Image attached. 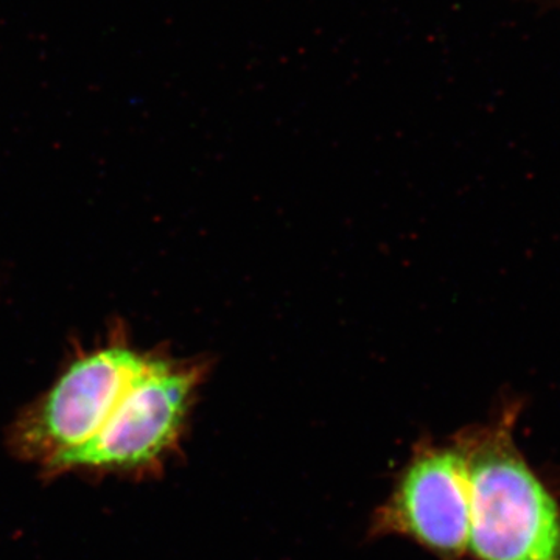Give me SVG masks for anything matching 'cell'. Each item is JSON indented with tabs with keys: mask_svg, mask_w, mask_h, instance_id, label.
I'll list each match as a JSON object with an SVG mask.
<instances>
[{
	"mask_svg": "<svg viewBox=\"0 0 560 560\" xmlns=\"http://www.w3.org/2000/svg\"><path fill=\"white\" fill-rule=\"evenodd\" d=\"M515 411L460 433L470 477L469 555L560 560V508L514 441Z\"/></svg>",
	"mask_w": 560,
	"mask_h": 560,
	"instance_id": "obj_1",
	"label": "cell"
},
{
	"mask_svg": "<svg viewBox=\"0 0 560 560\" xmlns=\"http://www.w3.org/2000/svg\"><path fill=\"white\" fill-rule=\"evenodd\" d=\"M145 355L121 334L80 350L16 420L13 447L50 467L86 444L119 407Z\"/></svg>",
	"mask_w": 560,
	"mask_h": 560,
	"instance_id": "obj_3",
	"label": "cell"
},
{
	"mask_svg": "<svg viewBox=\"0 0 560 560\" xmlns=\"http://www.w3.org/2000/svg\"><path fill=\"white\" fill-rule=\"evenodd\" d=\"M375 536L410 539L440 560H466L470 537V477L458 436L412 452L372 522Z\"/></svg>",
	"mask_w": 560,
	"mask_h": 560,
	"instance_id": "obj_4",
	"label": "cell"
},
{
	"mask_svg": "<svg viewBox=\"0 0 560 560\" xmlns=\"http://www.w3.org/2000/svg\"><path fill=\"white\" fill-rule=\"evenodd\" d=\"M205 374L198 361L147 353L108 422L50 469L139 470L160 464L183 436Z\"/></svg>",
	"mask_w": 560,
	"mask_h": 560,
	"instance_id": "obj_2",
	"label": "cell"
}]
</instances>
